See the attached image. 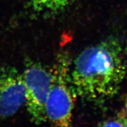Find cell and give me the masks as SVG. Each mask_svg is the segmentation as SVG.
Segmentation results:
<instances>
[{"label": "cell", "instance_id": "7", "mask_svg": "<svg viewBox=\"0 0 127 127\" xmlns=\"http://www.w3.org/2000/svg\"><path fill=\"white\" fill-rule=\"evenodd\" d=\"M120 118L121 119L122 121H123V123L124 124V126L127 127V117L124 114L121 115L120 116Z\"/></svg>", "mask_w": 127, "mask_h": 127}, {"label": "cell", "instance_id": "6", "mask_svg": "<svg viewBox=\"0 0 127 127\" xmlns=\"http://www.w3.org/2000/svg\"><path fill=\"white\" fill-rule=\"evenodd\" d=\"M99 125L102 127H124L121 119L119 117L117 120H112L107 121L102 123Z\"/></svg>", "mask_w": 127, "mask_h": 127}, {"label": "cell", "instance_id": "5", "mask_svg": "<svg viewBox=\"0 0 127 127\" xmlns=\"http://www.w3.org/2000/svg\"><path fill=\"white\" fill-rule=\"evenodd\" d=\"M74 0H26L30 8L38 14H55L66 8Z\"/></svg>", "mask_w": 127, "mask_h": 127}, {"label": "cell", "instance_id": "3", "mask_svg": "<svg viewBox=\"0 0 127 127\" xmlns=\"http://www.w3.org/2000/svg\"><path fill=\"white\" fill-rule=\"evenodd\" d=\"M25 103L32 123L36 125L47 122L46 103L51 82V72L40 63L28 60L23 73Z\"/></svg>", "mask_w": 127, "mask_h": 127}, {"label": "cell", "instance_id": "1", "mask_svg": "<svg viewBox=\"0 0 127 127\" xmlns=\"http://www.w3.org/2000/svg\"><path fill=\"white\" fill-rule=\"evenodd\" d=\"M126 73L121 45L117 39L108 38L78 55L70 82L75 95L88 101L102 102L118 93Z\"/></svg>", "mask_w": 127, "mask_h": 127}, {"label": "cell", "instance_id": "2", "mask_svg": "<svg viewBox=\"0 0 127 127\" xmlns=\"http://www.w3.org/2000/svg\"><path fill=\"white\" fill-rule=\"evenodd\" d=\"M69 60L65 54L57 57L51 72V82L46 103L47 120L57 127H69L75 95L70 82Z\"/></svg>", "mask_w": 127, "mask_h": 127}, {"label": "cell", "instance_id": "4", "mask_svg": "<svg viewBox=\"0 0 127 127\" xmlns=\"http://www.w3.org/2000/svg\"><path fill=\"white\" fill-rule=\"evenodd\" d=\"M25 103L23 74L10 65L0 68V120L14 115Z\"/></svg>", "mask_w": 127, "mask_h": 127}, {"label": "cell", "instance_id": "8", "mask_svg": "<svg viewBox=\"0 0 127 127\" xmlns=\"http://www.w3.org/2000/svg\"><path fill=\"white\" fill-rule=\"evenodd\" d=\"M125 113L126 114V115H125L126 116V117H127V99H126V101H125Z\"/></svg>", "mask_w": 127, "mask_h": 127}]
</instances>
